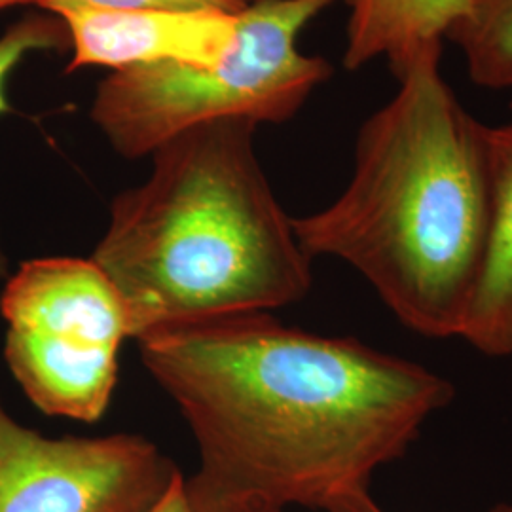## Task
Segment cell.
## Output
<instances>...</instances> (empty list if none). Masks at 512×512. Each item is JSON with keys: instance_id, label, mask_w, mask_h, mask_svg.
<instances>
[{"instance_id": "7c38bea8", "label": "cell", "mask_w": 512, "mask_h": 512, "mask_svg": "<svg viewBox=\"0 0 512 512\" xmlns=\"http://www.w3.org/2000/svg\"><path fill=\"white\" fill-rule=\"evenodd\" d=\"M29 4L55 18L82 6L114 10H215L236 16L249 6L247 0H29Z\"/></svg>"}, {"instance_id": "30bf717a", "label": "cell", "mask_w": 512, "mask_h": 512, "mask_svg": "<svg viewBox=\"0 0 512 512\" xmlns=\"http://www.w3.org/2000/svg\"><path fill=\"white\" fill-rule=\"evenodd\" d=\"M446 40L461 50L475 84L512 88V0H467Z\"/></svg>"}, {"instance_id": "2e32d148", "label": "cell", "mask_w": 512, "mask_h": 512, "mask_svg": "<svg viewBox=\"0 0 512 512\" xmlns=\"http://www.w3.org/2000/svg\"><path fill=\"white\" fill-rule=\"evenodd\" d=\"M247 2H249V4H253V2H260V0H247Z\"/></svg>"}, {"instance_id": "8992f818", "label": "cell", "mask_w": 512, "mask_h": 512, "mask_svg": "<svg viewBox=\"0 0 512 512\" xmlns=\"http://www.w3.org/2000/svg\"><path fill=\"white\" fill-rule=\"evenodd\" d=\"M177 473L141 435L48 439L0 403V512H148Z\"/></svg>"}, {"instance_id": "9a60e30c", "label": "cell", "mask_w": 512, "mask_h": 512, "mask_svg": "<svg viewBox=\"0 0 512 512\" xmlns=\"http://www.w3.org/2000/svg\"><path fill=\"white\" fill-rule=\"evenodd\" d=\"M497 512H512V507H503V509H499Z\"/></svg>"}, {"instance_id": "4fadbf2b", "label": "cell", "mask_w": 512, "mask_h": 512, "mask_svg": "<svg viewBox=\"0 0 512 512\" xmlns=\"http://www.w3.org/2000/svg\"><path fill=\"white\" fill-rule=\"evenodd\" d=\"M148 512H194L188 503L186 492H184V476L181 475V471L173 476L164 495Z\"/></svg>"}, {"instance_id": "9c48e42d", "label": "cell", "mask_w": 512, "mask_h": 512, "mask_svg": "<svg viewBox=\"0 0 512 512\" xmlns=\"http://www.w3.org/2000/svg\"><path fill=\"white\" fill-rule=\"evenodd\" d=\"M348 44L344 65L357 71L385 57L391 73L414 55L442 48L467 0H346Z\"/></svg>"}, {"instance_id": "e0dca14e", "label": "cell", "mask_w": 512, "mask_h": 512, "mask_svg": "<svg viewBox=\"0 0 512 512\" xmlns=\"http://www.w3.org/2000/svg\"><path fill=\"white\" fill-rule=\"evenodd\" d=\"M511 110H512V101H511Z\"/></svg>"}, {"instance_id": "ba28073f", "label": "cell", "mask_w": 512, "mask_h": 512, "mask_svg": "<svg viewBox=\"0 0 512 512\" xmlns=\"http://www.w3.org/2000/svg\"><path fill=\"white\" fill-rule=\"evenodd\" d=\"M490 220L459 338L488 357H512V122L486 128Z\"/></svg>"}, {"instance_id": "3957f363", "label": "cell", "mask_w": 512, "mask_h": 512, "mask_svg": "<svg viewBox=\"0 0 512 512\" xmlns=\"http://www.w3.org/2000/svg\"><path fill=\"white\" fill-rule=\"evenodd\" d=\"M258 126L219 120L154 150L152 173L110 203L92 260L148 330L300 302L313 283L293 217L255 150Z\"/></svg>"}, {"instance_id": "52a82bcc", "label": "cell", "mask_w": 512, "mask_h": 512, "mask_svg": "<svg viewBox=\"0 0 512 512\" xmlns=\"http://www.w3.org/2000/svg\"><path fill=\"white\" fill-rule=\"evenodd\" d=\"M238 16L215 10H67L57 16L73 50L65 71L105 67L116 73L165 63L215 67L236 48Z\"/></svg>"}, {"instance_id": "7a4b0ae2", "label": "cell", "mask_w": 512, "mask_h": 512, "mask_svg": "<svg viewBox=\"0 0 512 512\" xmlns=\"http://www.w3.org/2000/svg\"><path fill=\"white\" fill-rule=\"evenodd\" d=\"M440 57L425 50L395 73L399 90L359 129L346 190L293 219L311 260L348 262L406 329L439 340L459 338L492 194L488 126L461 107Z\"/></svg>"}, {"instance_id": "6da1fadb", "label": "cell", "mask_w": 512, "mask_h": 512, "mask_svg": "<svg viewBox=\"0 0 512 512\" xmlns=\"http://www.w3.org/2000/svg\"><path fill=\"white\" fill-rule=\"evenodd\" d=\"M137 344L198 442L184 480L194 512H384L376 471L456 395L423 365L270 311L165 325Z\"/></svg>"}, {"instance_id": "5bb4252c", "label": "cell", "mask_w": 512, "mask_h": 512, "mask_svg": "<svg viewBox=\"0 0 512 512\" xmlns=\"http://www.w3.org/2000/svg\"><path fill=\"white\" fill-rule=\"evenodd\" d=\"M19 4H29V0H0V12L12 6H19Z\"/></svg>"}, {"instance_id": "8fae6325", "label": "cell", "mask_w": 512, "mask_h": 512, "mask_svg": "<svg viewBox=\"0 0 512 512\" xmlns=\"http://www.w3.org/2000/svg\"><path fill=\"white\" fill-rule=\"evenodd\" d=\"M69 48V33L65 23L50 14L27 16L14 23L0 37V116L10 112L8 80L19 63L33 52H65ZM8 274V258L0 249V277Z\"/></svg>"}, {"instance_id": "5b68a950", "label": "cell", "mask_w": 512, "mask_h": 512, "mask_svg": "<svg viewBox=\"0 0 512 512\" xmlns=\"http://www.w3.org/2000/svg\"><path fill=\"white\" fill-rule=\"evenodd\" d=\"M4 357L46 416L93 423L118 384V353L133 338L128 306L92 258L23 262L6 283Z\"/></svg>"}, {"instance_id": "277c9868", "label": "cell", "mask_w": 512, "mask_h": 512, "mask_svg": "<svg viewBox=\"0 0 512 512\" xmlns=\"http://www.w3.org/2000/svg\"><path fill=\"white\" fill-rule=\"evenodd\" d=\"M336 0H260L238 16V42L215 67L148 65L105 76L90 118L128 160L188 129L219 120L285 124L332 76L325 57L298 50V37Z\"/></svg>"}]
</instances>
